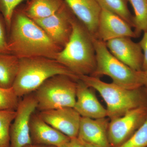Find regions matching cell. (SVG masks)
I'll return each instance as SVG.
<instances>
[{"instance_id": "cell-24", "label": "cell", "mask_w": 147, "mask_h": 147, "mask_svg": "<svg viewBox=\"0 0 147 147\" xmlns=\"http://www.w3.org/2000/svg\"><path fill=\"white\" fill-rule=\"evenodd\" d=\"M26 0H0V12L4 18L7 30L9 31L13 12L19 5Z\"/></svg>"}, {"instance_id": "cell-28", "label": "cell", "mask_w": 147, "mask_h": 147, "mask_svg": "<svg viewBox=\"0 0 147 147\" xmlns=\"http://www.w3.org/2000/svg\"><path fill=\"white\" fill-rule=\"evenodd\" d=\"M24 147H57L52 146L48 145L36 144H30L26 145Z\"/></svg>"}, {"instance_id": "cell-19", "label": "cell", "mask_w": 147, "mask_h": 147, "mask_svg": "<svg viewBox=\"0 0 147 147\" xmlns=\"http://www.w3.org/2000/svg\"><path fill=\"white\" fill-rule=\"evenodd\" d=\"M134 11L133 28L137 37L147 31V0H127Z\"/></svg>"}, {"instance_id": "cell-7", "label": "cell", "mask_w": 147, "mask_h": 147, "mask_svg": "<svg viewBox=\"0 0 147 147\" xmlns=\"http://www.w3.org/2000/svg\"><path fill=\"white\" fill-rule=\"evenodd\" d=\"M147 118V105L130 110L123 115L110 120L108 137L111 147H118L135 133Z\"/></svg>"}, {"instance_id": "cell-22", "label": "cell", "mask_w": 147, "mask_h": 147, "mask_svg": "<svg viewBox=\"0 0 147 147\" xmlns=\"http://www.w3.org/2000/svg\"><path fill=\"white\" fill-rule=\"evenodd\" d=\"M19 101L13 88H0V110L16 111Z\"/></svg>"}, {"instance_id": "cell-29", "label": "cell", "mask_w": 147, "mask_h": 147, "mask_svg": "<svg viewBox=\"0 0 147 147\" xmlns=\"http://www.w3.org/2000/svg\"><path fill=\"white\" fill-rule=\"evenodd\" d=\"M83 142V143H84V146H85V147H98L96 146H93V145H92L91 144H88V143H85V142Z\"/></svg>"}, {"instance_id": "cell-10", "label": "cell", "mask_w": 147, "mask_h": 147, "mask_svg": "<svg viewBox=\"0 0 147 147\" xmlns=\"http://www.w3.org/2000/svg\"><path fill=\"white\" fill-rule=\"evenodd\" d=\"M38 114L48 124L70 139L78 137L82 117L74 108L64 107L45 110Z\"/></svg>"}, {"instance_id": "cell-20", "label": "cell", "mask_w": 147, "mask_h": 147, "mask_svg": "<svg viewBox=\"0 0 147 147\" xmlns=\"http://www.w3.org/2000/svg\"><path fill=\"white\" fill-rule=\"evenodd\" d=\"M102 9L118 15L133 28V16L129 10L127 0H96Z\"/></svg>"}, {"instance_id": "cell-13", "label": "cell", "mask_w": 147, "mask_h": 147, "mask_svg": "<svg viewBox=\"0 0 147 147\" xmlns=\"http://www.w3.org/2000/svg\"><path fill=\"white\" fill-rule=\"evenodd\" d=\"M109 118H81L78 138L98 147H111L108 137Z\"/></svg>"}, {"instance_id": "cell-30", "label": "cell", "mask_w": 147, "mask_h": 147, "mask_svg": "<svg viewBox=\"0 0 147 147\" xmlns=\"http://www.w3.org/2000/svg\"><path fill=\"white\" fill-rule=\"evenodd\" d=\"M144 71L145 74H146V78L147 81V70H146V71Z\"/></svg>"}, {"instance_id": "cell-16", "label": "cell", "mask_w": 147, "mask_h": 147, "mask_svg": "<svg viewBox=\"0 0 147 147\" xmlns=\"http://www.w3.org/2000/svg\"><path fill=\"white\" fill-rule=\"evenodd\" d=\"M74 15L86 28L94 38H96L101 9L96 0H64Z\"/></svg>"}, {"instance_id": "cell-1", "label": "cell", "mask_w": 147, "mask_h": 147, "mask_svg": "<svg viewBox=\"0 0 147 147\" xmlns=\"http://www.w3.org/2000/svg\"><path fill=\"white\" fill-rule=\"evenodd\" d=\"M8 32L9 53L19 59L43 57L55 60L62 50L18 7L13 11Z\"/></svg>"}, {"instance_id": "cell-6", "label": "cell", "mask_w": 147, "mask_h": 147, "mask_svg": "<svg viewBox=\"0 0 147 147\" xmlns=\"http://www.w3.org/2000/svg\"><path fill=\"white\" fill-rule=\"evenodd\" d=\"M77 81L59 74L46 80L34 92L40 112L64 107L74 108L76 100Z\"/></svg>"}, {"instance_id": "cell-12", "label": "cell", "mask_w": 147, "mask_h": 147, "mask_svg": "<svg viewBox=\"0 0 147 147\" xmlns=\"http://www.w3.org/2000/svg\"><path fill=\"white\" fill-rule=\"evenodd\" d=\"M111 54L130 68L142 71L144 55L139 42H134L131 38L123 37L105 42Z\"/></svg>"}, {"instance_id": "cell-23", "label": "cell", "mask_w": 147, "mask_h": 147, "mask_svg": "<svg viewBox=\"0 0 147 147\" xmlns=\"http://www.w3.org/2000/svg\"><path fill=\"white\" fill-rule=\"evenodd\" d=\"M118 147H147V118L127 141Z\"/></svg>"}, {"instance_id": "cell-8", "label": "cell", "mask_w": 147, "mask_h": 147, "mask_svg": "<svg viewBox=\"0 0 147 147\" xmlns=\"http://www.w3.org/2000/svg\"><path fill=\"white\" fill-rule=\"evenodd\" d=\"M20 100L16 115L11 125L10 147H24L32 144L30 122L32 115L37 109V102L34 94H30Z\"/></svg>"}, {"instance_id": "cell-26", "label": "cell", "mask_w": 147, "mask_h": 147, "mask_svg": "<svg viewBox=\"0 0 147 147\" xmlns=\"http://www.w3.org/2000/svg\"><path fill=\"white\" fill-rule=\"evenodd\" d=\"M139 43L144 55L142 70L146 71L147 70V31L144 32L143 36Z\"/></svg>"}, {"instance_id": "cell-5", "label": "cell", "mask_w": 147, "mask_h": 147, "mask_svg": "<svg viewBox=\"0 0 147 147\" xmlns=\"http://www.w3.org/2000/svg\"><path fill=\"white\" fill-rule=\"evenodd\" d=\"M96 65L92 76L110 77L113 83L127 89H136L147 87V81L144 71L132 69L118 59L110 52L105 42L93 38Z\"/></svg>"}, {"instance_id": "cell-2", "label": "cell", "mask_w": 147, "mask_h": 147, "mask_svg": "<svg viewBox=\"0 0 147 147\" xmlns=\"http://www.w3.org/2000/svg\"><path fill=\"white\" fill-rule=\"evenodd\" d=\"M72 24L69 40L55 60L79 77L91 76L96 65L94 38L75 16Z\"/></svg>"}, {"instance_id": "cell-3", "label": "cell", "mask_w": 147, "mask_h": 147, "mask_svg": "<svg viewBox=\"0 0 147 147\" xmlns=\"http://www.w3.org/2000/svg\"><path fill=\"white\" fill-rule=\"evenodd\" d=\"M88 86L97 91L106 103L110 120L123 115L130 110L147 105V88L127 89L113 83L102 82L98 77L79 76Z\"/></svg>"}, {"instance_id": "cell-14", "label": "cell", "mask_w": 147, "mask_h": 147, "mask_svg": "<svg viewBox=\"0 0 147 147\" xmlns=\"http://www.w3.org/2000/svg\"><path fill=\"white\" fill-rule=\"evenodd\" d=\"M74 108L83 117L97 119L108 117L106 109L100 104L91 88L80 79L77 81Z\"/></svg>"}, {"instance_id": "cell-4", "label": "cell", "mask_w": 147, "mask_h": 147, "mask_svg": "<svg viewBox=\"0 0 147 147\" xmlns=\"http://www.w3.org/2000/svg\"><path fill=\"white\" fill-rule=\"evenodd\" d=\"M59 74L79 79V76L56 60L43 57L20 59L12 88L18 97H24L35 91L49 78Z\"/></svg>"}, {"instance_id": "cell-27", "label": "cell", "mask_w": 147, "mask_h": 147, "mask_svg": "<svg viewBox=\"0 0 147 147\" xmlns=\"http://www.w3.org/2000/svg\"><path fill=\"white\" fill-rule=\"evenodd\" d=\"M59 147H86L84 143L77 138H71L68 142Z\"/></svg>"}, {"instance_id": "cell-18", "label": "cell", "mask_w": 147, "mask_h": 147, "mask_svg": "<svg viewBox=\"0 0 147 147\" xmlns=\"http://www.w3.org/2000/svg\"><path fill=\"white\" fill-rule=\"evenodd\" d=\"M19 59L11 54L0 53V88H12L18 74Z\"/></svg>"}, {"instance_id": "cell-25", "label": "cell", "mask_w": 147, "mask_h": 147, "mask_svg": "<svg viewBox=\"0 0 147 147\" xmlns=\"http://www.w3.org/2000/svg\"><path fill=\"white\" fill-rule=\"evenodd\" d=\"M5 28H6L5 21L0 12V53L10 54L8 49Z\"/></svg>"}, {"instance_id": "cell-11", "label": "cell", "mask_w": 147, "mask_h": 147, "mask_svg": "<svg viewBox=\"0 0 147 147\" xmlns=\"http://www.w3.org/2000/svg\"><path fill=\"white\" fill-rule=\"evenodd\" d=\"M123 37L137 38L132 27L126 21L115 13L102 9L96 38L105 42Z\"/></svg>"}, {"instance_id": "cell-9", "label": "cell", "mask_w": 147, "mask_h": 147, "mask_svg": "<svg viewBox=\"0 0 147 147\" xmlns=\"http://www.w3.org/2000/svg\"><path fill=\"white\" fill-rule=\"evenodd\" d=\"M75 16L65 2L55 14L42 19L34 20L53 42L62 48L68 42L72 31Z\"/></svg>"}, {"instance_id": "cell-17", "label": "cell", "mask_w": 147, "mask_h": 147, "mask_svg": "<svg viewBox=\"0 0 147 147\" xmlns=\"http://www.w3.org/2000/svg\"><path fill=\"white\" fill-rule=\"evenodd\" d=\"M64 3V0H28L22 10L31 19L38 20L55 14Z\"/></svg>"}, {"instance_id": "cell-21", "label": "cell", "mask_w": 147, "mask_h": 147, "mask_svg": "<svg viewBox=\"0 0 147 147\" xmlns=\"http://www.w3.org/2000/svg\"><path fill=\"white\" fill-rule=\"evenodd\" d=\"M16 111L0 110V147H10L11 125Z\"/></svg>"}, {"instance_id": "cell-15", "label": "cell", "mask_w": 147, "mask_h": 147, "mask_svg": "<svg viewBox=\"0 0 147 147\" xmlns=\"http://www.w3.org/2000/svg\"><path fill=\"white\" fill-rule=\"evenodd\" d=\"M30 134L32 144L59 147L70 138L55 129L43 120L39 114L32 115L30 122Z\"/></svg>"}]
</instances>
